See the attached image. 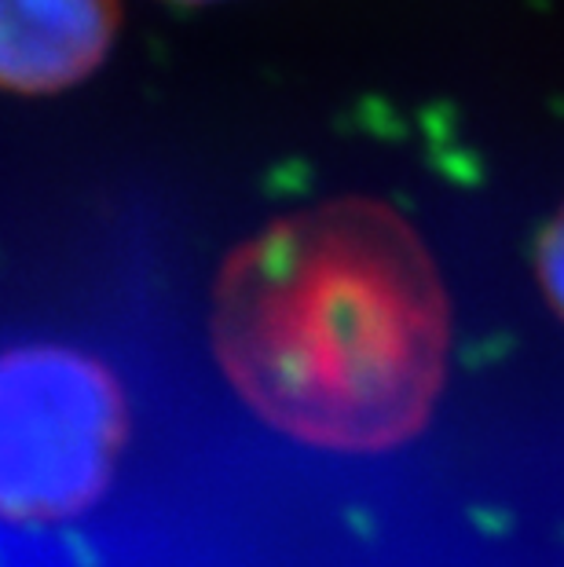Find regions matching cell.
Instances as JSON below:
<instances>
[{
    "label": "cell",
    "instance_id": "cell-1",
    "mask_svg": "<svg viewBox=\"0 0 564 567\" xmlns=\"http://www.w3.org/2000/svg\"><path fill=\"white\" fill-rule=\"evenodd\" d=\"M213 344L238 395L286 436L386 451L433 410L448 300L433 252L392 205L334 198L227 257Z\"/></svg>",
    "mask_w": 564,
    "mask_h": 567
},
{
    "label": "cell",
    "instance_id": "cell-2",
    "mask_svg": "<svg viewBox=\"0 0 564 567\" xmlns=\"http://www.w3.org/2000/svg\"><path fill=\"white\" fill-rule=\"evenodd\" d=\"M122 392L89 355L33 344L0 355V516L63 520L106 487Z\"/></svg>",
    "mask_w": 564,
    "mask_h": 567
},
{
    "label": "cell",
    "instance_id": "cell-3",
    "mask_svg": "<svg viewBox=\"0 0 564 567\" xmlns=\"http://www.w3.org/2000/svg\"><path fill=\"white\" fill-rule=\"evenodd\" d=\"M117 0H0V89L59 92L103 63Z\"/></svg>",
    "mask_w": 564,
    "mask_h": 567
},
{
    "label": "cell",
    "instance_id": "cell-4",
    "mask_svg": "<svg viewBox=\"0 0 564 567\" xmlns=\"http://www.w3.org/2000/svg\"><path fill=\"white\" fill-rule=\"evenodd\" d=\"M539 275H543L550 297L564 308V209L557 220L550 224L543 246H539Z\"/></svg>",
    "mask_w": 564,
    "mask_h": 567
},
{
    "label": "cell",
    "instance_id": "cell-5",
    "mask_svg": "<svg viewBox=\"0 0 564 567\" xmlns=\"http://www.w3.org/2000/svg\"><path fill=\"white\" fill-rule=\"evenodd\" d=\"M184 4H195V0H184Z\"/></svg>",
    "mask_w": 564,
    "mask_h": 567
}]
</instances>
